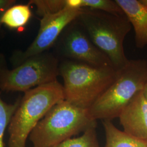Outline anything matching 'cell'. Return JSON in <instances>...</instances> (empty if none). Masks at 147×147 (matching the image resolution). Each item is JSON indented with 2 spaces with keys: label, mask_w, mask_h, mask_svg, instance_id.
<instances>
[{
  "label": "cell",
  "mask_w": 147,
  "mask_h": 147,
  "mask_svg": "<svg viewBox=\"0 0 147 147\" xmlns=\"http://www.w3.org/2000/svg\"><path fill=\"white\" fill-rule=\"evenodd\" d=\"M65 100L88 110L116 80L118 70L113 67H97L67 60L59 64Z\"/></svg>",
  "instance_id": "1"
},
{
  "label": "cell",
  "mask_w": 147,
  "mask_h": 147,
  "mask_svg": "<svg viewBox=\"0 0 147 147\" xmlns=\"http://www.w3.org/2000/svg\"><path fill=\"white\" fill-rule=\"evenodd\" d=\"M64 100L63 85L58 81L25 92L7 129L8 147H26L27 140L38 123L53 106Z\"/></svg>",
  "instance_id": "2"
},
{
  "label": "cell",
  "mask_w": 147,
  "mask_h": 147,
  "mask_svg": "<svg viewBox=\"0 0 147 147\" xmlns=\"http://www.w3.org/2000/svg\"><path fill=\"white\" fill-rule=\"evenodd\" d=\"M78 20L92 42L109 57L118 70L128 63L124 41L132 26L125 15H118L84 8Z\"/></svg>",
  "instance_id": "3"
},
{
  "label": "cell",
  "mask_w": 147,
  "mask_h": 147,
  "mask_svg": "<svg viewBox=\"0 0 147 147\" xmlns=\"http://www.w3.org/2000/svg\"><path fill=\"white\" fill-rule=\"evenodd\" d=\"M147 82V61L129 59L118 70L116 80L88 110L90 117L97 121L119 118L133 98Z\"/></svg>",
  "instance_id": "4"
},
{
  "label": "cell",
  "mask_w": 147,
  "mask_h": 147,
  "mask_svg": "<svg viewBox=\"0 0 147 147\" xmlns=\"http://www.w3.org/2000/svg\"><path fill=\"white\" fill-rule=\"evenodd\" d=\"M96 125V121L90 117L88 110L64 100L53 106L28 138L33 147H55Z\"/></svg>",
  "instance_id": "5"
},
{
  "label": "cell",
  "mask_w": 147,
  "mask_h": 147,
  "mask_svg": "<svg viewBox=\"0 0 147 147\" xmlns=\"http://www.w3.org/2000/svg\"><path fill=\"white\" fill-rule=\"evenodd\" d=\"M58 60L45 52L28 58L13 69L0 66V88L5 92H26L57 81Z\"/></svg>",
  "instance_id": "6"
},
{
  "label": "cell",
  "mask_w": 147,
  "mask_h": 147,
  "mask_svg": "<svg viewBox=\"0 0 147 147\" xmlns=\"http://www.w3.org/2000/svg\"><path fill=\"white\" fill-rule=\"evenodd\" d=\"M82 9L65 8L57 13L42 17L36 38L25 50L13 54L11 58L12 63L17 66L28 58L47 52L68 26L78 19Z\"/></svg>",
  "instance_id": "7"
},
{
  "label": "cell",
  "mask_w": 147,
  "mask_h": 147,
  "mask_svg": "<svg viewBox=\"0 0 147 147\" xmlns=\"http://www.w3.org/2000/svg\"><path fill=\"white\" fill-rule=\"evenodd\" d=\"M61 50L69 60L97 67H113L110 59L92 42L84 26L76 19L63 31Z\"/></svg>",
  "instance_id": "8"
},
{
  "label": "cell",
  "mask_w": 147,
  "mask_h": 147,
  "mask_svg": "<svg viewBox=\"0 0 147 147\" xmlns=\"http://www.w3.org/2000/svg\"><path fill=\"white\" fill-rule=\"evenodd\" d=\"M119 118L123 131L147 141V100L143 90L133 98Z\"/></svg>",
  "instance_id": "9"
},
{
  "label": "cell",
  "mask_w": 147,
  "mask_h": 147,
  "mask_svg": "<svg viewBox=\"0 0 147 147\" xmlns=\"http://www.w3.org/2000/svg\"><path fill=\"white\" fill-rule=\"evenodd\" d=\"M130 21L135 32L136 47L147 46V10L139 0H116Z\"/></svg>",
  "instance_id": "10"
},
{
  "label": "cell",
  "mask_w": 147,
  "mask_h": 147,
  "mask_svg": "<svg viewBox=\"0 0 147 147\" xmlns=\"http://www.w3.org/2000/svg\"><path fill=\"white\" fill-rule=\"evenodd\" d=\"M106 142L104 147H147V141L118 129L111 121H103Z\"/></svg>",
  "instance_id": "11"
},
{
  "label": "cell",
  "mask_w": 147,
  "mask_h": 147,
  "mask_svg": "<svg viewBox=\"0 0 147 147\" xmlns=\"http://www.w3.org/2000/svg\"><path fill=\"white\" fill-rule=\"evenodd\" d=\"M32 16L30 5H14L7 9L2 16L1 25L11 29H19L25 26Z\"/></svg>",
  "instance_id": "12"
},
{
  "label": "cell",
  "mask_w": 147,
  "mask_h": 147,
  "mask_svg": "<svg viewBox=\"0 0 147 147\" xmlns=\"http://www.w3.org/2000/svg\"><path fill=\"white\" fill-rule=\"evenodd\" d=\"M96 127H90L81 136L68 139L55 147H100Z\"/></svg>",
  "instance_id": "13"
},
{
  "label": "cell",
  "mask_w": 147,
  "mask_h": 147,
  "mask_svg": "<svg viewBox=\"0 0 147 147\" xmlns=\"http://www.w3.org/2000/svg\"><path fill=\"white\" fill-rule=\"evenodd\" d=\"M20 99L13 104H8L2 100L0 95V147H5L4 137L11 119L19 105Z\"/></svg>",
  "instance_id": "14"
},
{
  "label": "cell",
  "mask_w": 147,
  "mask_h": 147,
  "mask_svg": "<svg viewBox=\"0 0 147 147\" xmlns=\"http://www.w3.org/2000/svg\"><path fill=\"white\" fill-rule=\"evenodd\" d=\"M28 4L36 6L37 15L41 18L57 13L65 8V0H31Z\"/></svg>",
  "instance_id": "15"
},
{
  "label": "cell",
  "mask_w": 147,
  "mask_h": 147,
  "mask_svg": "<svg viewBox=\"0 0 147 147\" xmlns=\"http://www.w3.org/2000/svg\"><path fill=\"white\" fill-rule=\"evenodd\" d=\"M82 8L101 11L114 14L125 15L116 0H82Z\"/></svg>",
  "instance_id": "16"
},
{
  "label": "cell",
  "mask_w": 147,
  "mask_h": 147,
  "mask_svg": "<svg viewBox=\"0 0 147 147\" xmlns=\"http://www.w3.org/2000/svg\"><path fill=\"white\" fill-rule=\"evenodd\" d=\"M16 2L14 0H0V20L5 11L11 6L14 5ZM1 25L0 22V26Z\"/></svg>",
  "instance_id": "17"
},
{
  "label": "cell",
  "mask_w": 147,
  "mask_h": 147,
  "mask_svg": "<svg viewBox=\"0 0 147 147\" xmlns=\"http://www.w3.org/2000/svg\"><path fill=\"white\" fill-rule=\"evenodd\" d=\"M65 8L71 9L82 8V0H65Z\"/></svg>",
  "instance_id": "18"
},
{
  "label": "cell",
  "mask_w": 147,
  "mask_h": 147,
  "mask_svg": "<svg viewBox=\"0 0 147 147\" xmlns=\"http://www.w3.org/2000/svg\"><path fill=\"white\" fill-rule=\"evenodd\" d=\"M143 7L147 10V0H139Z\"/></svg>",
  "instance_id": "19"
},
{
  "label": "cell",
  "mask_w": 147,
  "mask_h": 147,
  "mask_svg": "<svg viewBox=\"0 0 147 147\" xmlns=\"http://www.w3.org/2000/svg\"><path fill=\"white\" fill-rule=\"evenodd\" d=\"M143 93L144 97L146 98V100H147V84L145 85V86H144V89L143 90Z\"/></svg>",
  "instance_id": "20"
}]
</instances>
